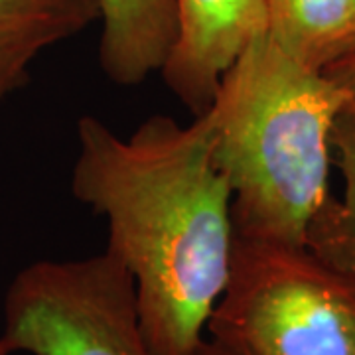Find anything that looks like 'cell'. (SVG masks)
Segmentation results:
<instances>
[{
	"label": "cell",
	"mask_w": 355,
	"mask_h": 355,
	"mask_svg": "<svg viewBox=\"0 0 355 355\" xmlns=\"http://www.w3.org/2000/svg\"><path fill=\"white\" fill-rule=\"evenodd\" d=\"M265 34L296 64L326 73L355 51V0H265Z\"/></svg>",
	"instance_id": "ba28073f"
},
{
	"label": "cell",
	"mask_w": 355,
	"mask_h": 355,
	"mask_svg": "<svg viewBox=\"0 0 355 355\" xmlns=\"http://www.w3.org/2000/svg\"><path fill=\"white\" fill-rule=\"evenodd\" d=\"M0 355H12L8 349H6V347H4V343L2 342H0Z\"/></svg>",
	"instance_id": "7c38bea8"
},
{
	"label": "cell",
	"mask_w": 355,
	"mask_h": 355,
	"mask_svg": "<svg viewBox=\"0 0 355 355\" xmlns=\"http://www.w3.org/2000/svg\"><path fill=\"white\" fill-rule=\"evenodd\" d=\"M343 109L345 95L330 77L296 64L265 32L247 44L207 109L235 235L308 247L334 200V130Z\"/></svg>",
	"instance_id": "7a4b0ae2"
},
{
	"label": "cell",
	"mask_w": 355,
	"mask_h": 355,
	"mask_svg": "<svg viewBox=\"0 0 355 355\" xmlns=\"http://www.w3.org/2000/svg\"><path fill=\"white\" fill-rule=\"evenodd\" d=\"M99 18V0H0V103L30 81L40 53Z\"/></svg>",
	"instance_id": "52a82bcc"
},
{
	"label": "cell",
	"mask_w": 355,
	"mask_h": 355,
	"mask_svg": "<svg viewBox=\"0 0 355 355\" xmlns=\"http://www.w3.org/2000/svg\"><path fill=\"white\" fill-rule=\"evenodd\" d=\"M196 355H235V354L227 352L225 347H221V345L214 342V340H205V342L200 345V349H198V354Z\"/></svg>",
	"instance_id": "8fae6325"
},
{
	"label": "cell",
	"mask_w": 355,
	"mask_h": 355,
	"mask_svg": "<svg viewBox=\"0 0 355 355\" xmlns=\"http://www.w3.org/2000/svg\"><path fill=\"white\" fill-rule=\"evenodd\" d=\"M99 67L119 87L160 73L176 42L174 0H99Z\"/></svg>",
	"instance_id": "8992f818"
},
{
	"label": "cell",
	"mask_w": 355,
	"mask_h": 355,
	"mask_svg": "<svg viewBox=\"0 0 355 355\" xmlns=\"http://www.w3.org/2000/svg\"><path fill=\"white\" fill-rule=\"evenodd\" d=\"M324 76L330 77L345 95V109H343L342 119L355 123V51H352L347 58H343L340 64L330 67Z\"/></svg>",
	"instance_id": "30bf717a"
},
{
	"label": "cell",
	"mask_w": 355,
	"mask_h": 355,
	"mask_svg": "<svg viewBox=\"0 0 355 355\" xmlns=\"http://www.w3.org/2000/svg\"><path fill=\"white\" fill-rule=\"evenodd\" d=\"M205 331L235 355H355V270L306 245L235 235Z\"/></svg>",
	"instance_id": "3957f363"
},
{
	"label": "cell",
	"mask_w": 355,
	"mask_h": 355,
	"mask_svg": "<svg viewBox=\"0 0 355 355\" xmlns=\"http://www.w3.org/2000/svg\"><path fill=\"white\" fill-rule=\"evenodd\" d=\"M0 342L12 355H153L135 280L107 249L24 266L4 294Z\"/></svg>",
	"instance_id": "277c9868"
},
{
	"label": "cell",
	"mask_w": 355,
	"mask_h": 355,
	"mask_svg": "<svg viewBox=\"0 0 355 355\" xmlns=\"http://www.w3.org/2000/svg\"><path fill=\"white\" fill-rule=\"evenodd\" d=\"M71 193L109 223L107 251L135 280L153 355H196L231 270V188L214 164L211 114H166L127 139L101 119L77 121Z\"/></svg>",
	"instance_id": "6da1fadb"
},
{
	"label": "cell",
	"mask_w": 355,
	"mask_h": 355,
	"mask_svg": "<svg viewBox=\"0 0 355 355\" xmlns=\"http://www.w3.org/2000/svg\"><path fill=\"white\" fill-rule=\"evenodd\" d=\"M343 174V198L334 200L314 223L308 247L334 265L355 270V148L338 158Z\"/></svg>",
	"instance_id": "9c48e42d"
},
{
	"label": "cell",
	"mask_w": 355,
	"mask_h": 355,
	"mask_svg": "<svg viewBox=\"0 0 355 355\" xmlns=\"http://www.w3.org/2000/svg\"><path fill=\"white\" fill-rule=\"evenodd\" d=\"M174 6L176 42L160 77L200 116L211 107L229 65L265 32V0H174Z\"/></svg>",
	"instance_id": "5b68a950"
}]
</instances>
